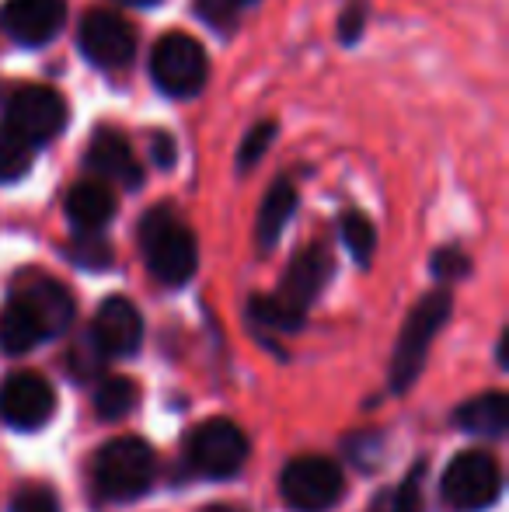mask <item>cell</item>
Listing matches in <instances>:
<instances>
[{
    "label": "cell",
    "mask_w": 509,
    "mask_h": 512,
    "mask_svg": "<svg viewBox=\"0 0 509 512\" xmlns=\"http://www.w3.org/2000/svg\"><path fill=\"white\" fill-rule=\"evenodd\" d=\"M248 460V436L231 418H206L189 436V464L203 478H231Z\"/></svg>",
    "instance_id": "cell-8"
},
{
    "label": "cell",
    "mask_w": 509,
    "mask_h": 512,
    "mask_svg": "<svg viewBox=\"0 0 509 512\" xmlns=\"http://www.w3.org/2000/svg\"><path fill=\"white\" fill-rule=\"evenodd\" d=\"M70 255H74V262L84 265V269H105V265L112 262L109 244L98 234H77V241L70 244Z\"/></svg>",
    "instance_id": "cell-24"
},
{
    "label": "cell",
    "mask_w": 509,
    "mask_h": 512,
    "mask_svg": "<svg viewBox=\"0 0 509 512\" xmlns=\"http://www.w3.org/2000/svg\"><path fill=\"white\" fill-rule=\"evenodd\" d=\"M272 136H276V122H258L252 133L245 136V143H241V154H238V168L241 171H248L258 161V157L269 150Z\"/></svg>",
    "instance_id": "cell-27"
},
{
    "label": "cell",
    "mask_w": 509,
    "mask_h": 512,
    "mask_svg": "<svg viewBox=\"0 0 509 512\" xmlns=\"http://www.w3.org/2000/svg\"><path fill=\"white\" fill-rule=\"evenodd\" d=\"M363 21H367V4L363 0H349V7L339 18V39L342 42H356L363 32Z\"/></svg>",
    "instance_id": "cell-29"
},
{
    "label": "cell",
    "mask_w": 509,
    "mask_h": 512,
    "mask_svg": "<svg viewBox=\"0 0 509 512\" xmlns=\"http://www.w3.org/2000/svg\"><path fill=\"white\" fill-rule=\"evenodd\" d=\"M196 11L203 14V18H210V25L217 28V32L234 28V4H227V0H199Z\"/></svg>",
    "instance_id": "cell-30"
},
{
    "label": "cell",
    "mask_w": 509,
    "mask_h": 512,
    "mask_svg": "<svg viewBox=\"0 0 509 512\" xmlns=\"http://www.w3.org/2000/svg\"><path fill=\"white\" fill-rule=\"evenodd\" d=\"M440 495L454 512H482L503 495V467L492 453L464 450L447 464Z\"/></svg>",
    "instance_id": "cell-4"
},
{
    "label": "cell",
    "mask_w": 509,
    "mask_h": 512,
    "mask_svg": "<svg viewBox=\"0 0 509 512\" xmlns=\"http://www.w3.org/2000/svg\"><path fill=\"white\" fill-rule=\"evenodd\" d=\"M450 310H454V300H450L447 290L426 293V297L415 304V310L408 314L405 328H401L398 349H394L391 359V387L394 391H408L415 384V377L422 373L429 356V342L436 338V331L447 324Z\"/></svg>",
    "instance_id": "cell-3"
},
{
    "label": "cell",
    "mask_w": 509,
    "mask_h": 512,
    "mask_svg": "<svg viewBox=\"0 0 509 512\" xmlns=\"http://www.w3.org/2000/svg\"><path fill=\"white\" fill-rule=\"evenodd\" d=\"M293 209H297V189L290 182L279 178L269 192H265L262 206H258V223H255V241L262 251H272L283 237L286 223H290Z\"/></svg>",
    "instance_id": "cell-18"
},
{
    "label": "cell",
    "mask_w": 509,
    "mask_h": 512,
    "mask_svg": "<svg viewBox=\"0 0 509 512\" xmlns=\"http://www.w3.org/2000/svg\"><path fill=\"white\" fill-rule=\"evenodd\" d=\"M342 241H346V248L353 251V258L360 265H370V258H374V248H377V230L374 223L367 220L363 213H346L342 216Z\"/></svg>",
    "instance_id": "cell-22"
},
{
    "label": "cell",
    "mask_w": 509,
    "mask_h": 512,
    "mask_svg": "<svg viewBox=\"0 0 509 512\" xmlns=\"http://www.w3.org/2000/svg\"><path fill=\"white\" fill-rule=\"evenodd\" d=\"M32 168V147L0 126V182H18Z\"/></svg>",
    "instance_id": "cell-23"
},
{
    "label": "cell",
    "mask_w": 509,
    "mask_h": 512,
    "mask_svg": "<svg viewBox=\"0 0 509 512\" xmlns=\"http://www.w3.org/2000/svg\"><path fill=\"white\" fill-rule=\"evenodd\" d=\"M11 512H60V499L49 485H25L14 492Z\"/></svg>",
    "instance_id": "cell-25"
},
{
    "label": "cell",
    "mask_w": 509,
    "mask_h": 512,
    "mask_svg": "<svg viewBox=\"0 0 509 512\" xmlns=\"http://www.w3.org/2000/svg\"><path fill=\"white\" fill-rule=\"evenodd\" d=\"M136 398H140V387L129 377H109L102 380V387L95 391V411L98 418H109V422H119L129 411L136 408Z\"/></svg>",
    "instance_id": "cell-20"
},
{
    "label": "cell",
    "mask_w": 509,
    "mask_h": 512,
    "mask_svg": "<svg viewBox=\"0 0 509 512\" xmlns=\"http://www.w3.org/2000/svg\"><path fill=\"white\" fill-rule=\"evenodd\" d=\"M154 450L136 436L105 443L95 457V488L109 502H133L154 485Z\"/></svg>",
    "instance_id": "cell-2"
},
{
    "label": "cell",
    "mask_w": 509,
    "mask_h": 512,
    "mask_svg": "<svg viewBox=\"0 0 509 512\" xmlns=\"http://www.w3.org/2000/svg\"><path fill=\"white\" fill-rule=\"evenodd\" d=\"M468 269H471V262H468V255L464 251H457V248H443V251H436L433 255V276L436 279H461V276H468Z\"/></svg>",
    "instance_id": "cell-28"
},
{
    "label": "cell",
    "mask_w": 509,
    "mask_h": 512,
    "mask_svg": "<svg viewBox=\"0 0 509 512\" xmlns=\"http://www.w3.org/2000/svg\"><path fill=\"white\" fill-rule=\"evenodd\" d=\"M143 262L164 286H182L192 279L199 265V248L192 230L171 206H154L140 223Z\"/></svg>",
    "instance_id": "cell-1"
},
{
    "label": "cell",
    "mask_w": 509,
    "mask_h": 512,
    "mask_svg": "<svg viewBox=\"0 0 509 512\" xmlns=\"http://www.w3.org/2000/svg\"><path fill=\"white\" fill-rule=\"evenodd\" d=\"M67 216L77 234H98L116 216V196L105 182H77L67 192Z\"/></svg>",
    "instance_id": "cell-16"
},
{
    "label": "cell",
    "mask_w": 509,
    "mask_h": 512,
    "mask_svg": "<svg viewBox=\"0 0 509 512\" xmlns=\"http://www.w3.org/2000/svg\"><path fill=\"white\" fill-rule=\"evenodd\" d=\"M81 53L102 70H123L136 56V28L116 11H88L81 21Z\"/></svg>",
    "instance_id": "cell-9"
},
{
    "label": "cell",
    "mask_w": 509,
    "mask_h": 512,
    "mask_svg": "<svg viewBox=\"0 0 509 512\" xmlns=\"http://www.w3.org/2000/svg\"><path fill=\"white\" fill-rule=\"evenodd\" d=\"M67 21V0H7L0 25L18 46H46Z\"/></svg>",
    "instance_id": "cell-11"
},
{
    "label": "cell",
    "mask_w": 509,
    "mask_h": 512,
    "mask_svg": "<svg viewBox=\"0 0 509 512\" xmlns=\"http://www.w3.org/2000/svg\"><path fill=\"white\" fill-rule=\"evenodd\" d=\"M46 338L49 335H46V328H42L39 314L14 293L4 304V310H0V349H4L7 356H25V352H32L35 345L46 342Z\"/></svg>",
    "instance_id": "cell-17"
},
{
    "label": "cell",
    "mask_w": 509,
    "mask_h": 512,
    "mask_svg": "<svg viewBox=\"0 0 509 512\" xmlns=\"http://www.w3.org/2000/svg\"><path fill=\"white\" fill-rule=\"evenodd\" d=\"M248 314H252V321H258L262 328L279 331V335H290V331L304 328V314L293 310V307H286L279 297H252Z\"/></svg>",
    "instance_id": "cell-21"
},
{
    "label": "cell",
    "mask_w": 509,
    "mask_h": 512,
    "mask_svg": "<svg viewBox=\"0 0 509 512\" xmlns=\"http://www.w3.org/2000/svg\"><path fill=\"white\" fill-rule=\"evenodd\" d=\"M279 492H283L286 506L297 512H328L346 495V481H342L335 460L307 453V457H293L283 467Z\"/></svg>",
    "instance_id": "cell-6"
},
{
    "label": "cell",
    "mask_w": 509,
    "mask_h": 512,
    "mask_svg": "<svg viewBox=\"0 0 509 512\" xmlns=\"http://www.w3.org/2000/svg\"><path fill=\"white\" fill-rule=\"evenodd\" d=\"M454 422L464 432H475V436H503L509 425V401L503 391L478 394V398L464 401L454 411Z\"/></svg>",
    "instance_id": "cell-19"
},
{
    "label": "cell",
    "mask_w": 509,
    "mask_h": 512,
    "mask_svg": "<svg viewBox=\"0 0 509 512\" xmlns=\"http://www.w3.org/2000/svg\"><path fill=\"white\" fill-rule=\"evenodd\" d=\"M14 293H18V297L25 300L35 314H39V321H42V328H46L49 338L60 335V331L70 324V317H74V297L67 293V286H60L49 276L28 279V283H21Z\"/></svg>",
    "instance_id": "cell-15"
},
{
    "label": "cell",
    "mask_w": 509,
    "mask_h": 512,
    "mask_svg": "<svg viewBox=\"0 0 509 512\" xmlns=\"http://www.w3.org/2000/svg\"><path fill=\"white\" fill-rule=\"evenodd\" d=\"M227 4H234V7H238V4H252V0H227Z\"/></svg>",
    "instance_id": "cell-34"
},
{
    "label": "cell",
    "mask_w": 509,
    "mask_h": 512,
    "mask_svg": "<svg viewBox=\"0 0 509 512\" xmlns=\"http://www.w3.org/2000/svg\"><path fill=\"white\" fill-rule=\"evenodd\" d=\"M150 77L171 98H192L206 88L210 60L189 32H168L150 53Z\"/></svg>",
    "instance_id": "cell-5"
},
{
    "label": "cell",
    "mask_w": 509,
    "mask_h": 512,
    "mask_svg": "<svg viewBox=\"0 0 509 512\" xmlns=\"http://www.w3.org/2000/svg\"><path fill=\"white\" fill-rule=\"evenodd\" d=\"M150 157L157 161V168L168 171L171 164H175V157H178L175 140H171L168 133H154V136H150Z\"/></svg>",
    "instance_id": "cell-31"
},
{
    "label": "cell",
    "mask_w": 509,
    "mask_h": 512,
    "mask_svg": "<svg viewBox=\"0 0 509 512\" xmlns=\"http://www.w3.org/2000/svg\"><path fill=\"white\" fill-rule=\"evenodd\" d=\"M56 391L39 373H14L0 384V422L11 429L32 432L53 418Z\"/></svg>",
    "instance_id": "cell-10"
},
{
    "label": "cell",
    "mask_w": 509,
    "mask_h": 512,
    "mask_svg": "<svg viewBox=\"0 0 509 512\" xmlns=\"http://www.w3.org/2000/svg\"><path fill=\"white\" fill-rule=\"evenodd\" d=\"M88 342L102 356H133L143 342V317L126 297H109L95 314Z\"/></svg>",
    "instance_id": "cell-12"
},
{
    "label": "cell",
    "mask_w": 509,
    "mask_h": 512,
    "mask_svg": "<svg viewBox=\"0 0 509 512\" xmlns=\"http://www.w3.org/2000/svg\"><path fill=\"white\" fill-rule=\"evenodd\" d=\"M88 168L102 182H116L123 189H140L143 182V168L136 161L133 147H129V140L123 133H116V129L95 133V140L88 143Z\"/></svg>",
    "instance_id": "cell-14"
},
{
    "label": "cell",
    "mask_w": 509,
    "mask_h": 512,
    "mask_svg": "<svg viewBox=\"0 0 509 512\" xmlns=\"http://www.w3.org/2000/svg\"><path fill=\"white\" fill-rule=\"evenodd\" d=\"M123 4H136V7H150V4H157V0H123Z\"/></svg>",
    "instance_id": "cell-33"
},
{
    "label": "cell",
    "mask_w": 509,
    "mask_h": 512,
    "mask_svg": "<svg viewBox=\"0 0 509 512\" xmlns=\"http://www.w3.org/2000/svg\"><path fill=\"white\" fill-rule=\"evenodd\" d=\"M370 512H419V471L394 492H384Z\"/></svg>",
    "instance_id": "cell-26"
},
{
    "label": "cell",
    "mask_w": 509,
    "mask_h": 512,
    "mask_svg": "<svg viewBox=\"0 0 509 512\" xmlns=\"http://www.w3.org/2000/svg\"><path fill=\"white\" fill-rule=\"evenodd\" d=\"M203 512H241V509H234V506H210V509H203Z\"/></svg>",
    "instance_id": "cell-32"
},
{
    "label": "cell",
    "mask_w": 509,
    "mask_h": 512,
    "mask_svg": "<svg viewBox=\"0 0 509 512\" xmlns=\"http://www.w3.org/2000/svg\"><path fill=\"white\" fill-rule=\"evenodd\" d=\"M332 269H335V262H332V255H328V248H321V244L304 248L290 262V269H286L276 297L283 300L286 307H293V310L304 314V310L321 297L325 283L332 279Z\"/></svg>",
    "instance_id": "cell-13"
},
{
    "label": "cell",
    "mask_w": 509,
    "mask_h": 512,
    "mask_svg": "<svg viewBox=\"0 0 509 512\" xmlns=\"http://www.w3.org/2000/svg\"><path fill=\"white\" fill-rule=\"evenodd\" d=\"M63 126H67V102L60 91L46 88V84H25L7 98L4 129H11L28 147H42V143L56 140Z\"/></svg>",
    "instance_id": "cell-7"
}]
</instances>
